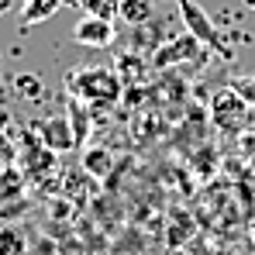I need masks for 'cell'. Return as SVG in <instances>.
Wrapping results in <instances>:
<instances>
[{
	"label": "cell",
	"instance_id": "obj_1",
	"mask_svg": "<svg viewBox=\"0 0 255 255\" xmlns=\"http://www.w3.org/2000/svg\"><path fill=\"white\" fill-rule=\"evenodd\" d=\"M66 90L69 97H76L80 104L90 107H111L121 100V76L107 66H86V69H73L66 76Z\"/></svg>",
	"mask_w": 255,
	"mask_h": 255
},
{
	"label": "cell",
	"instance_id": "obj_2",
	"mask_svg": "<svg viewBox=\"0 0 255 255\" xmlns=\"http://www.w3.org/2000/svg\"><path fill=\"white\" fill-rule=\"evenodd\" d=\"M179 17H183L186 31H190L197 42L204 45V48L217 52L221 59H231V55H235V52H231V45L224 42V35L214 28V21L207 17V10H204L197 0H179Z\"/></svg>",
	"mask_w": 255,
	"mask_h": 255
},
{
	"label": "cell",
	"instance_id": "obj_3",
	"mask_svg": "<svg viewBox=\"0 0 255 255\" xmlns=\"http://www.w3.org/2000/svg\"><path fill=\"white\" fill-rule=\"evenodd\" d=\"M211 121L224 134H238L242 128L249 125V104L231 86H224V90L214 93V100H211Z\"/></svg>",
	"mask_w": 255,
	"mask_h": 255
},
{
	"label": "cell",
	"instance_id": "obj_4",
	"mask_svg": "<svg viewBox=\"0 0 255 255\" xmlns=\"http://www.w3.org/2000/svg\"><path fill=\"white\" fill-rule=\"evenodd\" d=\"M200 55H204V45L197 42L190 31H183V35H172L166 45L155 48L152 66L155 69H172V66H183V62H197Z\"/></svg>",
	"mask_w": 255,
	"mask_h": 255
},
{
	"label": "cell",
	"instance_id": "obj_5",
	"mask_svg": "<svg viewBox=\"0 0 255 255\" xmlns=\"http://www.w3.org/2000/svg\"><path fill=\"white\" fill-rule=\"evenodd\" d=\"M73 38H76V45H86V48H107V45L114 42V24H111L107 17L86 14V17L76 21Z\"/></svg>",
	"mask_w": 255,
	"mask_h": 255
},
{
	"label": "cell",
	"instance_id": "obj_6",
	"mask_svg": "<svg viewBox=\"0 0 255 255\" xmlns=\"http://www.w3.org/2000/svg\"><path fill=\"white\" fill-rule=\"evenodd\" d=\"M42 145L52 148V152H69V148H76L69 118H52V121H45L42 125Z\"/></svg>",
	"mask_w": 255,
	"mask_h": 255
},
{
	"label": "cell",
	"instance_id": "obj_7",
	"mask_svg": "<svg viewBox=\"0 0 255 255\" xmlns=\"http://www.w3.org/2000/svg\"><path fill=\"white\" fill-rule=\"evenodd\" d=\"M66 3H69V0H24V7H21V28H35V24L48 21V17L59 14Z\"/></svg>",
	"mask_w": 255,
	"mask_h": 255
},
{
	"label": "cell",
	"instance_id": "obj_8",
	"mask_svg": "<svg viewBox=\"0 0 255 255\" xmlns=\"http://www.w3.org/2000/svg\"><path fill=\"white\" fill-rule=\"evenodd\" d=\"M118 17L128 24H145L155 17V0H118Z\"/></svg>",
	"mask_w": 255,
	"mask_h": 255
},
{
	"label": "cell",
	"instance_id": "obj_9",
	"mask_svg": "<svg viewBox=\"0 0 255 255\" xmlns=\"http://www.w3.org/2000/svg\"><path fill=\"white\" fill-rule=\"evenodd\" d=\"M69 128H73L76 145H86V138H90V111H86V104H80L76 97L69 100Z\"/></svg>",
	"mask_w": 255,
	"mask_h": 255
},
{
	"label": "cell",
	"instance_id": "obj_10",
	"mask_svg": "<svg viewBox=\"0 0 255 255\" xmlns=\"http://www.w3.org/2000/svg\"><path fill=\"white\" fill-rule=\"evenodd\" d=\"M83 166L90 176H107V169H111V155L104 152V148H90L83 155Z\"/></svg>",
	"mask_w": 255,
	"mask_h": 255
},
{
	"label": "cell",
	"instance_id": "obj_11",
	"mask_svg": "<svg viewBox=\"0 0 255 255\" xmlns=\"http://www.w3.org/2000/svg\"><path fill=\"white\" fill-rule=\"evenodd\" d=\"M69 3H76V7H83L86 14H97V17H107V21H111V14H118V0H69Z\"/></svg>",
	"mask_w": 255,
	"mask_h": 255
},
{
	"label": "cell",
	"instance_id": "obj_12",
	"mask_svg": "<svg viewBox=\"0 0 255 255\" xmlns=\"http://www.w3.org/2000/svg\"><path fill=\"white\" fill-rule=\"evenodd\" d=\"M14 86H17V93H21V97H28V100H38V97H42V80H38V76H31V73L17 76Z\"/></svg>",
	"mask_w": 255,
	"mask_h": 255
},
{
	"label": "cell",
	"instance_id": "obj_13",
	"mask_svg": "<svg viewBox=\"0 0 255 255\" xmlns=\"http://www.w3.org/2000/svg\"><path fill=\"white\" fill-rule=\"evenodd\" d=\"M231 90H235L249 107H255V76H238V80L231 83Z\"/></svg>",
	"mask_w": 255,
	"mask_h": 255
},
{
	"label": "cell",
	"instance_id": "obj_14",
	"mask_svg": "<svg viewBox=\"0 0 255 255\" xmlns=\"http://www.w3.org/2000/svg\"><path fill=\"white\" fill-rule=\"evenodd\" d=\"M10 10H14V0H0V17L10 14Z\"/></svg>",
	"mask_w": 255,
	"mask_h": 255
},
{
	"label": "cell",
	"instance_id": "obj_15",
	"mask_svg": "<svg viewBox=\"0 0 255 255\" xmlns=\"http://www.w3.org/2000/svg\"><path fill=\"white\" fill-rule=\"evenodd\" d=\"M242 3H245V7H249V10H255V0H242Z\"/></svg>",
	"mask_w": 255,
	"mask_h": 255
}]
</instances>
